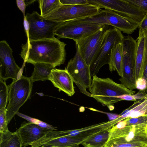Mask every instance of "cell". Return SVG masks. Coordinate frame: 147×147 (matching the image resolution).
I'll list each match as a JSON object with an SVG mask.
<instances>
[{
	"mask_svg": "<svg viewBox=\"0 0 147 147\" xmlns=\"http://www.w3.org/2000/svg\"><path fill=\"white\" fill-rule=\"evenodd\" d=\"M66 44L57 38L28 41L22 45L20 55L24 62L33 65L47 63L54 68L64 63L65 60Z\"/></svg>",
	"mask_w": 147,
	"mask_h": 147,
	"instance_id": "obj_1",
	"label": "cell"
},
{
	"mask_svg": "<svg viewBox=\"0 0 147 147\" xmlns=\"http://www.w3.org/2000/svg\"><path fill=\"white\" fill-rule=\"evenodd\" d=\"M110 129L104 147H146L147 124L123 125L119 123Z\"/></svg>",
	"mask_w": 147,
	"mask_h": 147,
	"instance_id": "obj_2",
	"label": "cell"
},
{
	"mask_svg": "<svg viewBox=\"0 0 147 147\" xmlns=\"http://www.w3.org/2000/svg\"><path fill=\"white\" fill-rule=\"evenodd\" d=\"M93 98L103 106H107L110 110L114 108L113 104L122 100L118 96L125 94L133 95L136 92L130 90L121 84L117 83L109 78H101L96 75L93 76L89 88Z\"/></svg>",
	"mask_w": 147,
	"mask_h": 147,
	"instance_id": "obj_3",
	"label": "cell"
},
{
	"mask_svg": "<svg viewBox=\"0 0 147 147\" xmlns=\"http://www.w3.org/2000/svg\"><path fill=\"white\" fill-rule=\"evenodd\" d=\"M33 83L30 77L22 75L18 80L13 81L8 86V104L6 110L8 123L29 98Z\"/></svg>",
	"mask_w": 147,
	"mask_h": 147,
	"instance_id": "obj_4",
	"label": "cell"
},
{
	"mask_svg": "<svg viewBox=\"0 0 147 147\" xmlns=\"http://www.w3.org/2000/svg\"><path fill=\"white\" fill-rule=\"evenodd\" d=\"M75 20L110 26L128 34L132 33L139 25V23L131 18L110 10L101 9L94 16Z\"/></svg>",
	"mask_w": 147,
	"mask_h": 147,
	"instance_id": "obj_5",
	"label": "cell"
},
{
	"mask_svg": "<svg viewBox=\"0 0 147 147\" xmlns=\"http://www.w3.org/2000/svg\"><path fill=\"white\" fill-rule=\"evenodd\" d=\"M100 8L96 5H62L60 7L40 17L59 22L75 20L91 16L97 13Z\"/></svg>",
	"mask_w": 147,
	"mask_h": 147,
	"instance_id": "obj_6",
	"label": "cell"
},
{
	"mask_svg": "<svg viewBox=\"0 0 147 147\" xmlns=\"http://www.w3.org/2000/svg\"><path fill=\"white\" fill-rule=\"evenodd\" d=\"M124 37L120 30L110 26L99 50L90 66L92 77L96 75L102 66L109 64L112 49L123 42Z\"/></svg>",
	"mask_w": 147,
	"mask_h": 147,
	"instance_id": "obj_7",
	"label": "cell"
},
{
	"mask_svg": "<svg viewBox=\"0 0 147 147\" xmlns=\"http://www.w3.org/2000/svg\"><path fill=\"white\" fill-rule=\"evenodd\" d=\"M76 51L74 57L69 61L65 69L71 76L73 81L80 91L90 97L91 94L86 89L89 88L92 79L90 66L81 56L77 44L75 42Z\"/></svg>",
	"mask_w": 147,
	"mask_h": 147,
	"instance_id": "obj_8",
	"label": "cell"
},
{
	"mask_svg": "<svg viewBox=\"0 0 147 147\" xmlns=\"http://www.w3.org/2000/svg\"><path fill=\"white\" fill-rule=\"evenodd\" d=\"M26 17L30 25L28 41L55 38L56 29L63 22L42 19L36 11L27 13Z\"/></svg>",
	"mask_w": 147,
	"mask_h": 147,
	"instance_id": "obj_9",
	"label": "cell"
},
{
	"mask_svg": "<svg viewBox=\"0 0 147 147\" xmlns=\"http://www.w3.org/2000/svg\"><path fill=\"white\" fill-rule=\"evenodd\" d=\"M103 25L77 20L69 21L60 24L56 29L55 34L59 39L67 38L75 41L94 33Z\"/></svg>",
	"mask_w": 147,
	"mask_h": 147,
	"instance_id": "obj_10",
	"label": "cell"
},
{
	"mask_svg": "<svg viewBox=\"0 0 147 147\" xmlns=\"http://www.w3.org/2000/svg\"><path fill=\"white\" fill-rule=\"evenodd\" d=\"M90 4L100 9L113 11L119 14L131 18L139 24L146 13L126 0H88Z\"/></svg>",
	"mask_w": 147,
	"mask_h": 147,
	"instance_id": "obj_11",
	"label": "cell"
},
{
	"mask_svg": "<svg viewBox=\"0 0 147 147\" xmlns=\"http://www.w3.org/2000/svg\"><path fill=\"white\" fill-rule=\"evenodd\" d=\"M109 27L103 25L94 33L75 41L81 56L89 66L99 50Z\"/></svg>",
	"mask_w": 147,
	"mask_h": 147,
	"instance_id": "obj_12",
	"label": "cell"
},
{
	"mask_svg": "<svg viewBox=\"0 0 147 147\" xmlns=\"http://www.w3.org/2000/svg\"><path fill=\"white\" fill-rule=\"evenodd\" d=\"M13 51L6 41H0V79L18 80L22 75V69L16 64Z\"/></svg>",
	"mask_w": 147,
	"mask_h": 147,
	"instance_id": "obj_13",
	"label": "cell"
},
{
	"mask_svg": "<svg viewBox=\"0 0 147 147\" xmlns=\"http://www.w3.org/2000/svg\"><path fill=\"white\" fill-rule=\"evenodd\" d=\"M112 120L90 125L80 129L62 131L52 130L47 135L49 140L67 136L84 140L90 136L104 129L114 126Z\"/></svg>",
	"mask_w": 147,
	"mask_h": 147,
	"instance_id": "obj_14",
	"label": "cell"
},
{
	"mask_svg": "<svg viewBox=\"0 0 147 147\" xmlns=\"http://www.w3.org/2000/svg\"><path fill=\"white\" fill-rule=\"evenodd\" d=\"M52 130L41 127L29 122H24L16 131L22 146H26L38 141Z\"/></svg>",
	"mask_w": 147,
	"mask_h": 147,
	"instance_id": "obj_15",
	"label": "cell"
},
{
	"mask_svg": "<svg viewBox=\"0 0 147 147\" xmlns=\"http://www.w3.org/2000/svg\"><path fill=\"white\" fill-rule=\"evenodd\" d=\"M137 40L135 63L136 83L142 80L144 67L147 61V30L139 31Z\"/></svg>",
	"mask_w": 147,
	"mask_h": 147,
	"instance_id": "obj_16",
	"label": "cell"
},
{
	"mask_svg": "<svg viewBox=\"0 0 147 147\" xmlns=\"http://www.w3.org/2000/svg\"><path fill=\"white\" fill-rule=\"evenodd\" d=\"M54 86L69 96L75 93L72 79L67 70L57 69H53L49 78Z\"/></svg>",
	"mask_w": 147,
	"mask_h": 147,
	"instance_id": "obj_17",
	"label": "cell"
},
{
	"mask_svg": "<svg viewBox=\"0 0 147 147\" xmlns=\"http://www.w3.org/2000/svg\"><path fill=\"white\" fill-rule=\"evenodd\" d=\"M111 128L104 129L90 136L81 144L84 147H104L109 139Z\"/></svg>",
	"mask_w": 147,
	"mask_h": 147,
	"instance_id": "obj_18",
	"label": "cell"
},
{
	"mask_svg": "<svg viewBox=\"0 0 147 147\" xmlns=\"http://www.w3.org/2000/svg\"><path fill=\"white\" fill-rule=\"evenodd\" d=\"M122 43L118 44L113 48L108 64L110 71L111 72L116 71L121 77L122 76L123 67Z\"/></svg>",
	"mask_w": 147,
	"mask_h": 147,
	"instance_id": "obj_19",
	"label": "cell"
},
{
	"mask_svg": "<svg viewBox=\"0 0 147 147\" xmlns=\"http://www.w3.org/2000/svg\"><path fill=\"white\" fill-rule=\"evenodd\" d=\"M84 141L67 136L61 137L42 142L36 147L43 145L47 147H78Z\"/></svg>",
	"mask_w": 147,
	"mask_h": 147,
	"instance_id": "obj_20",
	"label": "cell"
},
{
	"mask_svg": "<svg viewBox=\"0 0 147 147\" xmlns=\"http://www.w3.org/2000/svg\"><path fill=\"white\" fill-rule=\"evenodd\" d=\"M34 71L30 77L32 82L45 81L49 80L52 70L55 68L51 65L45 63H37L34 65Z\"/></svg>",
	"mask_w": 147,
	"mask_h": 147,
	"instance_id": "obj_21",
	"label": "cell"
},
{
	"mask_svg": "<svg viewBox=\"0 0 147 147\" xmlns=\"http://www.w3.org/2000/svg\"><path fill=\"white\" fill-rule=\"evenodd\" d=\"M0 147H22V142L16 131L0 133Z\"/></svg>",
	"mask_w": 147,
	"mask_h": 147,
	"instance_id": "obj_22",
	"label": "cell"
},
{
	"mask_svg": "<svg viewBox=\"0 0 147 147\" xmlns=\"http://www.w3.org/2000/svg\"><path fill=\"white\" fill-rule=\"evenodd\" d=\"M38 2L41 16L50 13L62 5L60 0H39Z\"/></svg>",
	"mask_w": 147,
	"mask_h": 147,
	"instance_id": "obj_23",
	"label": "cell"
},
{
	"mask_svg": "<svg viewBox=\"0 0 147 147\" xmlns=\"http://www.w3.org/2000/svg\"><path fill=\"white\" fill-rule=\"evenodd\" d=\"M8 87L5 81L0 79V109L6 108L8 101Z\"/></svg>",
	"mask_w": 147,
	"mask_h": 147,
	"instance_id": "obj_24",
	"label": "cell"
},
{
	"mask_svg": "<svg viewBox=\"0 0 147 147\" xmlns=\"http://www.w3.org/2000/svg\"><path fill=\"white\" fill-rule=\"evenodd\" d=\"M118 123L123 125L147 124V114L136 117L126 118Z\"/></svg>",
	"mask_w": 147,
	"mask_h": 147,
	"instance_id": "obj_25",
	"label": "cell"
},
{
	"mask_svg": "<svg viewBox=\"0 0 147 147\" xmlns=\"http://www.w3.org/2000/svg\"><path fill=\"white\" fill-rule=\"evenodd\" d=\"M16 114L29 122L35 124L41 127L52 130L55 131L57 130L55 127H53L52 125L37 119L31 117L18 112Z\"/></svg>",
	"mask_w": 147,
	"mask_h": 147,
	"instance_id": "obj_26",
	"label": "cell"
},
{
	"mask_svg": "<svg viewBox=\"0 0 147 147\" xmlns=\"http://www.w3.org/2000/svg\"><path fill=\"white\" fill-rule=\"evenodd\" d=\"M147 95L143 90H140L136 94L133 95L125 94L119 96L117 98L122 100L136 101L137 100L145 98Z\"/></svg>",
	"mask_w": 147,
	"mask_h": 147,
	"instance_id": "obj_27",
	"label": "cell"
},
{
	"mask_svg": "<svg viewBox=\"0 0 147 147\" xmlns=\"http://www.w3.org/2000/svg\"><path fill=\"white\" fill-rule=\"evenodd\" d=\"M8 123L6 108H3L0 109V133L9 131L7 127Z\"/></svg>",
	"mask_w": 147,
	"mask_h": 147,
	"instance_id": "obj_28",
	"label": "cell"
},
{
	"mask_svg": "<svg viewBox=\"0 0 147 147\" xmlns=\"http://www.w3.org/2000/svg\"><path fill=\"white\" fill-rule=\"evenodd\" d=\"M138 7L146 13H147V0H126Z\"/></svg>",
	"mask_w": 147,
	"mask_h": 147,
	"instance_id": "obj_29",
	"label": "cell"
},
{
	"mask_svg": "<svg viewBox=\"0 0 147 147\" xmlns=\"http://www.w3.org/2000/svg\"><path fill=\"white\" fill-rule=\"evenodd\" d=\"M62 5H90L88 0H60Z\"/></svg>",
	"mask_w": 147,
	"mask_h": 147,
	"instance_id": "obj_30",
	"label": "cell"
},
{
	"mask_svg": "<svg viewBox=\"0 0 147 147\" xmlns=\"http://www.w3.org/2000/svg\"><path fill=\"white\" fill-rule=\"evenodd\" d=\"M142 83L143 85L146 87L145 89L143 90L147 94V61L144 67Z\"/></svg>",
	"mask_w": 147,
	"mask_h": 147,
	"instance_id": "obj_31",
	"label": "cell"
},
{
	"mask_svg": "<svg viewBox=\"0 0 147 147\" xmlns=\"http://www.w3.org/2000/svg\"><path fill=\"white\" fill-rule=\"evenodd\" d=\"M17 6L22 12L24 17L26 16L25 10L26 5L24 0H17L16 1Z\"/></svg>",
	"mask_w": 147,
	"mask_h": 147,
	"instance_id": "obj_32",
	"label": "cell"
},
{
	"mask_svg": "<svg viewBox=\"0 0 147 147\" xmlns=\"http://www.w3.org/2000/svg\"><path fill=\"white\" fill-rule=\"evenodd\" d=\"M138 28L139 31L147 30V13H146L140 23Z\"/></svg>",
	"mask_w": 147,
	"mask_h": 147,
	"instance_id": "obj_33",
	"label": "cell"
},
{
	"mask_svg": "<svg viewBox=\"0 0 147 147\" xmlns=\"http://www.w3.org/2000/svg\"><path fill=\"white\" fill-rule=\"evenodd\" d=\"M23 25L24 28L27 38L28 37L30 25L29 22L26 19V16L24 17Z\"/></svg>",
	"mask_w": 147,
	"mask_h": 147,
	"instance_id": "obj_34",
	"label": "cell"
},
{
	"mask_svg": "<svg viewBox=\"0 0 147 147\" xmlns=\"http://www.w3.org/2000/svg\"><path fill=\"white\" fill-rule=\"evenodd\" d=\"M23 147H25V146H24ZM39 147H46V146H45L43 145V146H40Z\"/></svg>",
	"mask_w": 147,
	"mask_h": 147,
	"instance_id": "obj_35",
	"label": "cell"
},
{
	"mask_svg": "<svg viewBox=\"0 0 147 147\" xmlns=\"http://www.w3.org/2000/svg\"><path fill=\"white\" fill-rule=\"evenodd\" d=\"M146 147H147V146Z\"/></svg>",
	"mask_w": 147,
	"mask_h": 147,
	"instance_id": "obj_36",
	"label": "cell"
}]
</instances>
